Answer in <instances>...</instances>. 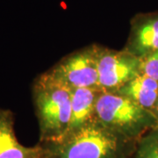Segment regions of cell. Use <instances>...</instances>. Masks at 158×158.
<instances>
[{
	"instance_id": "obj_2",
	"label": "cell",
	"mask_w": 158,
	"mask_h": 158,
	"mask_svg": "<svg viewBox=\"0 0 158 158\" xmlns=\"http://www.w3.org/2000/svg\"><path fill=\"white\" fill-rule=\"evenodd\" d=\"M32 93L39 122V143L64 140L70 123L72 90L44 72L34 80Z\"/></svg>"
},
{
	"instance_id": "obj_12",
	"label": "cell",
	"mask_w": 158,
	"mask_h": 158,
	"mask_svg": "<svg viewBox=\"0 0 158 158\" xmlns=\"http://www.w3.org/2000/svg\"><path fill=\"white\" fill-rule=\"evenodd\" d=\"M154 115L156 116V118L157 119L158 121V101H157V104H156V106L155 108V111H154Z\"/></svg>"
},
{
	"instance_id": "obj_6",
	"label": "cell",
	"mask_w": 158,
	"mask_h": 158,
	"mask_svg": "<svg viewBox=\"0 0 158 158\" xmlns=\"http://www.w3.org/2000/svg\"><path fill=\"white\" fill-rule=\"evenodd\" d=\"M123 49L140 59L158 51V11L138 13L132 18Z\"/></svg>"
},
{
	"instance_id": "obj_9",
	"label": "cell",
	"mask_w": 158,
	"mask_h": 158,
	"mask_svg": "<svg viewBox=\"0 0 158 158\" xmlns=\"http://www.w3.org/2000/svg\"><path fill=\"white\" fill-rule=\"evenodd\" d=\"M116 93L128 98L141 107L154 113L158 101V81L141 73Z\"/></svg>"
},
{
	"instance_id": "obj_13",
	"label": "cell",
	"mask_w": 158,
	"mask_h": 158,
	"mask_svg": "<svg viewBox=\"0 0 158 158\" xmlns=\"http://www.w3.org/2000/svg\"><path fill=\"white\" fill-rule=\"evenodd\" d=\"M38 158H48L47 156H46V155H45V153H44V148H43V153H42V155L40 156H39Z\"/></svg>"
},
{
	"instance_id": "obj_4",
	"label": "cell",
	"mask_w": 158,
	"mask_h": 158,
	"mask_svg": "<svg viewBox=\"0 0 158 158\" xmlns=\"http://www.w3.org/2000/svg\"><path fill=\"white\" fill-rule=\"evenodd\" d=\"M98 48V44H91L69 54L47 70L46 73L70 90L80 88L99 89Z\"/></svg>"
},
{
	"instance_id": "obj_3",
	"label": "cell",
	"mask_w": 158,
	"mask_h": 158,
	"mask_svg": "<svg viewBox=\"0 0 158 158\" xmlns=\"http://www.w3.org/2000/svg\"><path fill=\"white\" fill-rule=\"evenodd\" d=\"M95 120L127 140L138 141L157 127L154 113L116 92L101 91L96 104Z\"/></svg>"
},
{
	"instance_id": "obj_11",
	"label": "cell",
	"mask_w": 158,
	"mask_h": 158,
	"mask_svg": "<svg viewBox=\"0 0 158 158\" xmlns=\"http://www.w3.org/2000/svg\"><path fill=\"white\" fill-rule=\"evenodd\" d=\"M141 72L158 81V51L141 58Z\"/></svg>"
},
{
	"instance_id": "obj_5",
	"label": "cell",
	"mask_w": 158,
	"mask_h": 158,
	"mask_svg": "<svg viewBox=\"0 0 158 158\" xmlns=\"http://www.w3.org/2000/svg\"><path fill=\"white\" fill-rule=\"evenodd\" d=\"M98 73L102 91L117 92L141 74V59L123 48L114 50L98 45Z\"/></svg>"
},
{
	"instance_id": "obj_1",
	"label": "cell",
	"mask_w": 158,
	"mask_h": 158,
	"mask_svg": "<svg viewBox=\"0 0 158 158\" xmlns=\"http://www.w3.org/2000/svg\"><path fill=\"white\" fill-rule=\"evenodd\" d=\"M136 143L95 120L60 142L40 144L48 158H132Z\"/></svg>"
},
{
	"instance_id": "obj_8",
	"label": "cell",
	"mask_w": 158,
	"mask_h": 158,
	"mask_svg": "<svg viewBox=\"0 0 158 158\" xmlns=\"http://www.w3.org/2000/svg\"><path fill=\"white\" fill-rule=\"evenodd\" d=\"M101 91L90 88L72 90L71 117L66 138L95 121L97 100Z\"/></svg>"
},
{
	"instance_id": "obj_7",
	"label": "cell",
	"mask_w": 158,
	"mask_h": 158,
	"mask_svg": "<svg viewBox=\"0 0 158 158\" xmlns=\"http://www.w3.org/2000/svg\"><path fill=\"white\" fill-rule=\"evenodd\" d=\"M42 153L43 147L40 143L34 147H26L19 142L13 113L0 107V158H38Z\"/></svg>"
},
{
	"instance_id": "obj_10",
	"label": "cell",
	"mask_w": 158,
	"mask_h": 158,
	"mask_svg": "<svg viewBox=\"0 0 158 158\" xmlns=\"http://www.w3.org/2000/svg\"><path fill=\"white\" fill-rule=\"evenodd\" d=\"M132 158H158V126L137 141Z\"/></svg>"
}]
</instances>
